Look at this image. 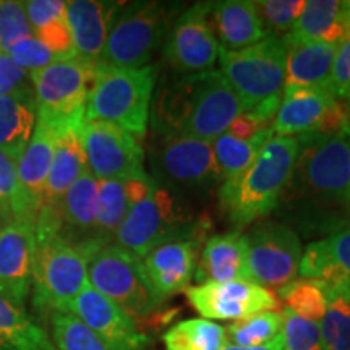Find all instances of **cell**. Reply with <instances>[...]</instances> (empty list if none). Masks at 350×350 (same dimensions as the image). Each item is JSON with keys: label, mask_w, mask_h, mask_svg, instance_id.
I'll use <instances>...</instances> for the list:
<instances>
[{"label": "cell", "mask_w": 350, "mask_h": 350, "mask_svg": "<svg viewBox=\"0 0 350 350\" xmlns=\"http://www.w3.org/2000/svg\"><path fill=\"white\" fill-rule=\"evenodd\" d=\"M299 156L281 203L310 221L340 226L338 214L350 208V135L299 137Z\"/></svg>", "instance_id": "cell-1"}, {"label": "cell", "mask_w": 350, "mask_h": 350, "mask_svg": "<svg viewBox=\"0 0 350 350\" xmlns=\"http://www.w3.org/2000/svg\"><path fill=\"white\" fill-rule=\"evenodd\" d=\"M151 111L157 137H190L213 143L245 107L226 77L208 70L164 85Z\"/></svg>", "instance_id": "cell-2"}, {"label": "cell", "mask_w": 350, "mask_h": 350, "mask_svg": "<svg viewBox=\"0 0 350 350\" xmlns=\"http://www.w3.org/2000/svg\"><path fill=\"white\" fill-rule=\"evenodd\" d=\"M297 156L299 139L274 135L242 174L221 183V209L237 230L279 206Z\"/></svg>", "instance_id": "cell-3"}, {"label": "cell", "mask_w": 350, "mask_h": 350, "mask_svg": "<svg viewBox=\"0 0 350 350\" xmlns=\"http://www.w3.org/2000/svg\"><path fill=\"white\" fill-rule=\"evenodd\" d=\"M221 73L242 99L245 112L273 125L284 94L286 46L268 36L240 51H219Z\"/></svg>", "instance_id": "cell-4"}, {"label": "cell", "mask_w": 350, "mask_h": 350, "mask_svg": "<svg viewBox=\"0 0 350 350\" xmlns=\"http://www.w3.org/2000/svg\"><path fill=\"white\" fill-rule=\"evenodd\" d=\"M157 72L154 65L143 68H113L98 64L85 120L106 122L143 139L150 124L152 91Z\"/></svg>", "instance_id": "cell-5"}, {"label": "cell", "mask_w": 350, "mask_h": 350, "mask_svg": "<svg viewBox=\"0 0 350 350\" xmlns=\"http://www.w3.org/2000/svg\"><path fill=\"white\" fill-rule=\"evenodd\" d=\"M206 227L195 224L185 203L157 185L152 193L133 204L116 234V245L143 258L164 243L201 239Z\"/></svg>", "instance_id": "cell-6"}, {"label": "cell", "mask_w": 350, "mask_h": 350, "mask_svg": "<svg viewBox=\"0 0 350 350\" xmlns=\"http://www.w3.org/2000/svg\"><path fill=\"white\" fill-rule=\"evenodd\" d=\"M96 67L98 64L72 55L57 59L46 68L29 73L38 120L55 130L81 125Z\"/></svg>", "instance_id": "cell-7"}, {"label": "cell", "mask_w": 350, "mask_h": 350, "mask_svg": "<svg viewBox=\"0 0 350 350\" xmlns=\"http://www.w3.org/2000/svg\"><path fill=\"white\" fill-rule=\"evenodd\" d=\"M88 281L133 319L150 317L164 301L152 288L142 258L116 243L100 248L91 258Z\"/></svg>", "instance_id": "cell-8"}, {"label": "cell", "mask_w": 350, "mask_h": 350, "mask_svg": "<svg viewBox=\"0 0 350 350\" xmlns=\"http://www.w3.org/2000/svg\"><path fill=\"white\" fill-rule=\"evenodd\" d=\"M90 255L62 237L34 242L33 279L34 304L52 312H68L73 299L88 281Z\"/></svg>", "instance_id": "cell-9"}, {"label": "cell", "mask_w": 350, "mask_h": 350, "mask_svg": "<svg viewBox=\"0 0 350 350\" xmlns=\"http://www.w3.org/2000/svg\"><path fill=\"white\" fill-rule=\"evenodd\" d=\"M170 5L137 2L125 7L109 33L99 64L113 68H143L163 44L170 23Z\"/></svg>", "instance_id": "cell-10"}, {"label": "cell", "mask_w": 350, "mask_h": 350, "mask_svg": "<svg viewBox=\"0 0 350 350\" xmlns=\"http://www.w3.org/2000/svg\"><path fill=\"white\" fill-rule=\"evenodd\" d=\"M245 237L253 284L265 288H281L297 279L304 247L292 227L266 221L256 224Z\"/></svg>", "instance_id": "cell-11"}, {"label": "cell", "mask_w": 350, "mask_h": 350, "mask_svg": "<svg viewBox=\"0 0 350 350\" xmlns=\"http://www.w3.org/2000/svg\"><path fill=\"white\" fill-rule=\"evenodd\" d=\"M151 161L159 180L187 190L222 183L213 143L190 137H157Z\"/></svg>", "instance_id": "cell-12"}, {"label": "cell", "mask_w": 350, "mask_h": 350, "mask_svg": "<svg viewBox=\"0 0 350 350\" xmlns=\"http://www.w3.org/2000/svg\"><path fill=\"white\" fill-rule=\"evenodd\" d=\"M83 148L88 167L98 180H130L146 177L143 146L120 126L83 120Z\"/></svg>", "instance_id": "cell-13"}, {"label": "cell", "mask_w": 350, "mask_h": 350, "mask_svg": "<svg viewBox=\"0 0 350 350\" xmlns=\"http://www.w3.org/2000/svg\"><path fill=\"white\" fill-rule=\"evenodd\" d=\"M350 124V106L336 99L327 90L310 88L282 94L275 112V137H305L313 133H338Z\"/></svg>", "instance_id": "cell-14"}, {"label": "cell", "mask_w": 350, "mask_h": 350, "mask_svg": "<svg viewBox=\"0 0 350 350\" xmlns=\"http://www.w3.org/2000/svg\"><path fill=\"white\" fill-rule=\"evenodd\" d=\"M211 2L195 3L174 21L164 41V55L170 67L180 75L213 70L219 60L216 34L209 21Z\"/></svg>", "instance_id": "cell-15"}, {"label": "cell", "mask_w": 350, "mask_h": 350, "mask_svg": "<svg viewBox=\"0 0 350 350\" xmlns=\"http://www.w3.org/2000/svg\"><path fill=\"white\" fill-rule=\"evenodd\" d=\"M187 299L203 318L239 321L279 306L269 288L253 282H208L187 288Z\"/></svg>", "instance_id": "cell-16"}, {"label": "cell", "mask_w": 350, "mask_h": 350, "mask_svg": "<svg viewBox=\"0 0 350 350\" xmlns=\"http://www.w3.org/2000/svg\"><path fill=\"white\" fill-rule=\"evenodd\" d=\"M68 313L80 318L111 350H143L146 347V334L138 329L135 319L90 284L73 299Z\"/></svg>", "instance_id": "cell-17"}, {"label": "cell", "mask_w": 350, "mask_h": 350, "mask_svg": "<svg viewBox=\"0 0 350 350\" xmlns=\"http://www.w3.org/2000/svg\"><path fill=\"white\" fill-rule=\"evenodd\" d=\"M33 226L10 221L0 230V295L23 306L31 291Z\"/></svg>", "instance_id": "cell-18"}, {"label": "cell", "mask_w": 350, "mask_h": 350, "mask_svg": "<svg viewBox=\"0 0 350 350\" xmlns=\"http://www.w3.org/2000/svg\"><path fill=\"white\" fill-rule=\"evenodd\" d=\"M60 217V234L68 242L78 245L90 258L100 250L94 242L96 216H98V178L90 167L70 187V190L55 204Z\"/></svg>", "instance_id": "cell-19"}, {"label": "cell", "mask_w": 350, "mask_h": 350, "mask_svg": "<svg viewBox=\"0 0 350 350\" xmlns=\"http://www.w3.org/2000/svg\"><path fill=\"white\" fill-rule=\"evenodd\" d=\"M201 242V239H187L164 243L143 258L148 279L161 299L165 300L190 286L198 266Z\"/></svg>", "instance_id": "cell-20"}, {"label": "cell", "mask_w": 350, "mask_h": 350, "mask_svg": "<svg viewBox=\"0 0 350 350\" xmlns=\"http://www.w3.org/2000/svg\"><path fill=\"white\" fill-rule=\"evenodd\" d=\"M122 2L104 0H72L67 2V21L73 46L81 59L99 64L109 33L124 10Z\"/></svg>", "instance_id": "cell-21"}, {"label": "cell", "mask_w": 350, "mask_h": 350, "mask_svg": "<svg viewBox=\"0 0 350 350\" xmlns=\"http://www.w3.org/2000/svg\"><path fill=\"white\" fill-rule=\"evenodd\" d=\"M299 274L329 286L350 287V221L332 227L327 237L306 245Z\"/></svg>", "instance_id": "cell-22"}, {"label": "cell", "mask_w": 350, "mask_h": 350, "mask_svg": "<svg viewBox=\"0 0 350 350\" xmlns=\"http://www.w3.org/2000/svg\"><path fill=\"white\" fill-rule=\"evenodd\" d=\"M282 41L286 46L284 94L297 90H310V88L327 90L338 46L299 41L291 34L284 36Z\"/></svg>", "instance_id": "cell-23"}, {"label": "cell", "mask_w": 350, "mask_h": 350, "mask_svg": "<svg viewBox=\"0 0 350 350\" xmlns=\"http://www.w3.org/2000/svg\"><path fill=\"white\" fill-rule=\"evenodd\" d=\"M195 279L208 282H252L247 237L240 230L213 235L204 245Z\"/></svg>", "instance_id": "cell-24"}, {"label": "cell", "mask_w": 350, "mask_h": 350, "mask_svg": "<svg viewBox=\"0 0 350 350\" xmlns=\"http://www.w3.org/2000/svg\"><path fill=\"white\" fill-rule=\"evenodd\" d=\"M209 21L219 46L226 51L245 49L268 38L255 2L250 0L211 2Z\"/></svg>", "instance_id": "cell-25"}, {"label": "cell", "mask_w": 350, "mask_h": 350, "mask_svg": "<svg viewBox=\"0 0 350 350\" xmlns=\"http://www.w3.org/2000/svg\"><path fill=\"white\" fill-rule=\"evenodd\" d=\"M88 169V161L83 148L81 125H70L57 130L54 157L47 177L42 206H55L60 203L70 187Z\"/></svg>", "instance_id": "cell-26"}, {"label": "cell", "mask_w": 350, "mask_h": 350, "mask_svg": "<svg viewBox=\"0 0 350 350\" xmlns=\"http://www.w3.org/2000/svg\"><path fill=\"white\" fill-rule=\"evenodd\" d=\"M288 34L299 41L339 46L350 38V2L308 0Z\"/></svg>", "instance_id": "cell-27"}, {"label": "cell", "mask_w": 350, "mask_h": 350, "mask_svg": "<svg viewBox=\"0 0 350 350\" xmlns=\"http://www.w3.org/2000/svg\"><path fill=\"white\" fill-rule=\"evenodd\" d=\"M55 137V129L36 120L33 137L16 163V177H18L21 191L38 213L42 206L44 190H46L52 157H54Z\"/></svg>", "instance_id": "cell-28"}, {"label": "cell", "mask_w": 350, "mask_h": 350, "mask_svg": "<svg viewBox=\"0 0 350 350\" xmlns=\"http://www.w3.org/2000/svg\"><path fill=\"white\" fill-rule=\"evenodd\" d=\"M34 93L0 98V152L18 163L36 126Z\"/></svg>", "instance_id": "cell-29"}, {"label": "cell", "mask_w": 350, "mask_h": 350, "mask_svg": "<svg viewBox=\"0 0 350 350\" xmlns=\"http://www.w3.org/2000/svg\"><path fill=\"white\" fill-rule=\"evenodd\" d=\"M0 350H55L23 306L0 295Z\"/></svg>", "instance_id": "cell-30"}, {"label": "cell", "mask_w": 350, "mask_h": 350, "mask_svg": "<svg viewBox=\"0 0 350 350\" xmlns=\"http://www.w3.org/2000/svg\"><path fill=\"white\" fill-rule=\"evenodd\" d=\"M273 137V129H265L248 139L235 138L229 133H222L221 137L214 139L213 150L222 182L230 180L242 174L256 159L265 144Z\"/></svg>", "instance_id": "cell-31"}, {"label": "cell", "mask_w": 350, "mask_h": 350, "mask_svg": "<svg viewBox=\"0 0 350 350\" xmlns=\"http://www.w3.org/2000/svg\"><path fill=\"white\" fill-rule=\"evenodd\" d=\"M131 208L122 180H98V216H96L94 242L100 248L116 240L117 230Z\"/></svg>", "instance_id": "cell-32"}, {"label": "cell", "mask_w": 350, "mask_h": 350, "mask_svg": "<svg viewBox=\"0 0 350 350\" xmlns=\"http://www.w3.org/2000/svg\"><path fill=\"white\" fill-rule=\"evenodd\" d=\"M163 339L165 350H222L229 344L226 327L204 318L177 323Z\"/></svg>", "instance_id": "cell-33"}, {"label": "cell", "mask_w": 350, "mask_h": 350, "mask_svg": "<svg viewBox=\"0 0 350 350\" xmlns=\"http://www.w3.org/2000/svg\"><path fill=\"white\" fill-rule=\"evenodd\" d=\"M327 286L326 313L319 321L326 350H350V287Z\"/></svg>", "instance_id": "cell-34"}, {"label": "cell", "mask_w": 350, "mask_h": 350, "mask_svg": "<svg viewBox=\"0 0 350 350\" xmlns=\"http://www.w3.org/2000/svg\"><path fill=\"white\" fill-rule=\"evenodd\" d=\"M279 299L286 310L297 317L319 323L327 306V286L318 279H294L279 288Z\"/></svg>", "instance_id": "cell-35"}, {"label": "cell", "mask_w": 350, "mask_h": 350, "mask_svg": "<svg viewBox=\"0 0 350 350\" xmlns=\"http://www.w3.org/2000/svg\"><path fill=\"white\" fill-rule=\"evenodd\" d=\"M284 314L262 312L239 319L226 327L227 342L237 347H261L282 334Z\"/></svg>", "instance_id": "cell-36"}, {"label": "cell", "mask_w": 350, "mask_h": 350, "mask_svg": "<svg viewBox=\"0 0 350 350\" xmlns=\"http://www.w3.org/2000/svg\"><path fill=\"white\" fill-rule=\"evenodd\" d=\"M52 339L55 350H111L80 318L68 312L52 313Z\"/></svg>", "instance_id": "cell-37"}, {"label": "cell", "mask_w": 350, "mask_h": 350, "mask_svg": "<svg viewBox=\"0 0 350 350\" xmlns=\"http://www.w3.org/2000/svg\"><path fill=\"white\" fill-rule=\"evenodd\" d=\"M255 7L268 36L273 33L275 38H284L294 28L305 7V0H262L255 2Z\"/></svg>", "instance_id": "cell-38"}, {"label": "cell", "mask_w": 350, "mask_h": 350, "mask_svg": "<svg viewBox=\"0 0 350 350\" xmlns=\"http://www.w3.org/2000/svg\"><path fill=\"white\" fill-rule=\"evenodd\" d=\"M34 29L26 15L25 3L16 0L0 2V52H7L23 39L33 38Z\"/></svg>", "instance_id": "cell-39"}, {"label": "cell", "mask_w": 350, "mask_h": 350, "mask_svg": "<svg viewBox=\"0 0 350 350\" xmlns=\"http://www.w3.org/2000/svg\"><path fill=\"white\" fill-rule=\"evenodd\" d=\"M284 350H326L319 323L308 321L284 310Z\"/></svg>", "instance_id": "cell-40"}, {"label": "cell", "mask_w": 350, "mask_h": 350, "mask_svg": "<svg viewBox=\"0 0 350 350\" xmlns=\"http://www.w3.org/2000/svg\"><path fill=\"white\" fill-rule=\"evenodd\" d=\"M7 54L12 57L13 62L18 64L20 67L25 68L28 73L46 68L47 65L54 64L57 59H60V57H57L54 52H51L34 36L16 42Z\"/></svg>", "instance_id": "cell-41"}, {"label": "cell", "mask_w": 350, "mask_h": 350, "mask_svg": "<svg viewBox=\"0 0 350 350\" xmlns=\"http://www.w3.org/2000/svg\"><path fill=\"white\" fill-rule=\"evenodd\" d=\"M34 38H36L39 42H42L51 52H54L57 57H60V59H62V57L77 55L67 16L54 20L51 21V23L38 28L36 31H34Z\"/></svg>", "instance_id": "cell-42"}, {"label": "cell", "mask_w": 350, "mask_h": 350, "mask_svg": "<svg viewBox=\"0 0 350 350\" xmlns=\"http://www.w3.org/2000/svg\"><path fill=\"white\" fill-rule=\"evenodd\" d=\"M25 93H33L29 73L13 62L10 55L0 52V98Z\"/></svg>", "instance_id": "cell-43"}, {"label": "cell", "mask_w": 350, "mask_h": 350, "mask_svg": "<svg viewBox=\"0 0 350 350\" xmlns=\"http://www.w3.org/2000/svg\"><path fill=\"white\" fill-rule=\"evenodd\" d=\"M327 91L339 100H350V38L336 49Z\"/></svg>", "instance_id": "cell-44"}, {"label": "cell", "mask_w": 350, "mask_h": 350, "mask_svg": "<svg viewBox=\"0 0 350 350\" xmlns=\"http://www.w3.org/2000/svg\"><path fill=\"white\" fill-rule=\"evenodd\" d=\"M23 3L34 31L51 21L67 16V2L64 0H28Z\"/></svg>", "instance_id": "cell-45"}, {"label": "cell", "mask_w": 350, "mask_h": 350, "mask_svg": "<svg viewBox=\"0 0 350 350\" xmlns=\"http://www.w3.org/2000/svg\"><path fill=\"white\" fill-rule=\"evenodd\" d=\"M265 129H271V125L260 119H256V117L252 116L250 112H243L240 113L237 119L232 122V125L229 126V130H227L226 133H229L232 137L240 138V139H248L255 137L256 133H260V131Z\"/></svg>", "instance_id": "cell-46"}, {"label": "cell", "mask_w": 350, "mask_h": 350, "mask_svg": "<svg viewBox=\"0 0 350 350\" xmlns=\"http://www.w3.org/2000/svg\"><path fill=\"white\" fill-rule=\"evenodd\" d=\"M222 350H284V338L282 334L278 336L274 340H271L269 344L261 345V347H237V345H226Z\"/></svg>", "instance_id": "cell-47"}, {"label": "cell", "mask_w": 350, "mask_h": 350, "mask_svg": "<svg viewBox=\"0 0 350 350\" xmlns=\"http://www.w3.org/2000/svg\"><path fill=\"white\" fill-rule=\"evenodd\" d=\"M10 221H12V219H10V216H8V214L5 213V209L0 206V230H2V227L5 226V224H8V222H10Z\"/></svg>", "instance_id": "cell-48"}, {"label": "cell", "mask_w": 350, "mask_h": 350, "mask_svg": "<svg viewBox=\"0 0 350 350\" xmlns=\"http://www.w3.org/2000/svg\"><path fill=\"white\" fill-rule=\"evenodd\" d=\"M349 106H350V103H349ZM345 131H347V133L350 135V124H349V126H347V129H345Z\"/></svg>", "instance_id": "cell-49"}]
</instances>
